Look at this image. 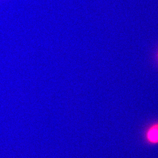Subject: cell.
<instances>
[{
  "label": "cell",
  "instance_id": "6da1fadb",
  "mask_svg": "<svg viewBox=\"0 0 158 158\" xmlns=\"http://www.w3.org/2000/svg\"><path fill=\"white\" fill-rule=\"evenodd\" d=\"M146 138L150 144H158V123L152 125L148 130Z\"/></svg>",
  "mask_w": 158,
  "mask_h": 158
}]
</instances>
